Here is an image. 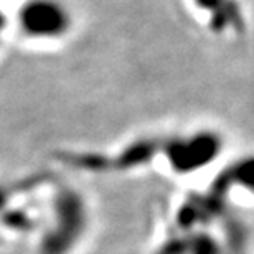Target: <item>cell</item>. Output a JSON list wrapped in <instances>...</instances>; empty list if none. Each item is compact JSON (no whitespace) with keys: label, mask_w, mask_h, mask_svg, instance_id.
Instances as JSON below:
<instances>
[{"label":"cell","mask_w":254,"mask_h":254,"mask_svg":"<svg viewBox=\"0 0 254 254\" xmlns=\"http://www.w3.org/2000/svg\"><path fill=\"white\" fill-rule=\"evenodd\" d=\"M73 28L74 13L64 0H23L15 13V30L28 43H60Z\"/></svg>","instance_id":"1"},{"label":"cell","mask_w":254,"mask_h":254,"mask_svg":"<svg viewBox=\"0 0 254 254\" xmlns=\"http://www.w3.org/2000/svg\"><path fill=\"white\" fill-rule=\"evenodd\" d=\"M165 159L175 174H195L213 164L221 154L223 140L213 130H196L174 137L165 147Z\"/></svg>","instance_id":"2"}]
</instances>
